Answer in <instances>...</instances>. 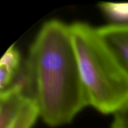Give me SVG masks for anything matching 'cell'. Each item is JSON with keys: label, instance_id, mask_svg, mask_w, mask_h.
<instances>
[{"label": "cell", "instance_id": "obj_1", "mask_svg": "<svg viewBox=\"0 0 128 128\" xmlns=\"http://www.w3.org/2000/svg\"><path fill=\"white\" fill-rule=\"evenodd\" d=\"M26 69L32 98L47 125L67 124L89 106L70 25L46 22L31 46Z\"/></svg>", "mask_w": 128, "mask_h": 128}, {"label": "cell", "instance_id": "obj_2", "mask_svg": "<svg viewBox=\"0 0 128 128\" xmlns=\"http://www.w3.org/2000/svg\"><path fill=\"white\" fill-rule=\"evenodd\" d=\"M70 28L89 106L116 114L128 106V70L97 28L76 22Z\"/></svg>", "mask_w": 128, "mask_h": 128}, {"label": "cell", "instance_id": "obj_3", "mask_svg": "<svg viewBox=\"0 0 128 128\" xmlns=\"http://www.w3.org/2000/svg\"><path fill=\"white\" fill-rule=\"evenodd\" d=\"M97 30L128 70V23L106 25Z\"/></svg>", "mask_w": 128, "mask_h": 128}, {"label": "cell", "instance_id": "obj_4", "mask_svg": "<svg viewBox=\"0 0 128 128\" xmlns=\"http://www.w3.org/2000/svg\"><path fill=\"white\" fill-rule=\"evenodd\" d=\"M20 56L18 50L11 46L3 55L0 62L1 92L8 88L19 72Z\"/></svg>", "mask_w": 128, "mask_h": 128}, {"label": "cell", "instance_id": "obj_5", "mask_svg": "<svg viewBox=\"0 0 128 128\" xmlns=\"http://www.w3.org/2000/svg\"><path fill=\"white\" fill-rule=\"evenodd\" d=\"M38 116L40 110L36 100L28 97L10 128H32Z\"/></svg>", "mask_w": 128, "mask_h": 128}, {"label": "cell", "instance_id": "obj_6", "mask_svg": "<svg viewBox=\"0 0 128 128\" xmlns=\"http://www.w3.org/2000/svg\"><path fill=\"white\" fill-rule=\"evenodd\" d=\"M101 8L107 15L118 20H128V4L102 3Z\"/></svg>", "mask_w": 128, "mask_h": 128}, {"label": "cell", "instance_id": "obj_7", "mask_svg": "<svg viewBox=\"0 0 128 128\" xmlns=\"http://www.w3.org/2000/svg\"><path fill=\"white\" fill-rule=\"evenodd\" d=\"M110 128H128V106L114 115Z\"/></svg>", "mask_w": 128, "mask_h": 128}]
</instances>
